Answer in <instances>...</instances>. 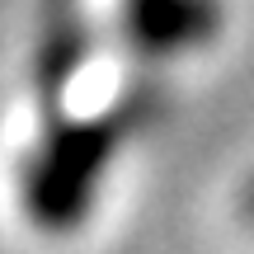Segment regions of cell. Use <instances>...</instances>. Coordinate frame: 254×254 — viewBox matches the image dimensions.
Masks as SVG:
<instances>
[{
    "instance_id": "6da1fadb",
    "label": "cell",
    "mask_w": 254,
    "mask_h": 254,
    "mask_svg": "<svg viewBox=\"0 0 254 254\" xmlns=\"http://www.w3.org/2000/svg\"><path fill=\"white\" fill-rule=\"evenodd\" d=\"M155 113H160V90H151V85L127 90L99 118L47 113L43 132H38V146L24 165V207H28V217L47 231H71L90 212L99 174L113 160V151L136 127H146Z\"/></svg>"
},
{
    "instance_id": "7a4b0ae2",
    "label": "cell",
    "mask_w": 254,
    "mask_h": 254,
    "mask_svg": "<svg viewBox=\"0 0 254 254\" xmlns=\"http://www.w3.org/2000/svg\"><path fill=\"white\" fill-rule=\"evenodd\" d=\"M226 24L221 0H123V33L151 62L207 47Z\"/></svg>"
},
{
    "instance_id": "3957f363",
    "label": "cell",
    "mask_w": 254,
    "mask_h": 254,
    "mask_svg": "<svg viewBox=\"0 0 254 254\" xmlns=\"http://www.w3.org/2000/svg\"><path fill=\"white\" fill-rule=\"evenodd\" d=\"M85 52H90L85 0H43V9H38V47H33V85H38V99H43V118L62 113V94L75 80Z\"/></svg>"
},
{
    "instance_id": "277c9868",
    "label": "cell",
    "mask_w": 254,
    "mask_h": 254,
    "mask_svg": "<svg viewBox=\"0 0 254 254\" xmlns=\"http://www.w3.org/2000/svg\"><path fill=\"white\" fill-rule=\"evenodd\" d=\"M245 212H250V217H254V179L245 184Z\"/></svg>"
}]
</instances>
